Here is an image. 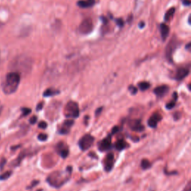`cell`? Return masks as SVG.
I'll list each match as a JSON object with an SVG mask.
<instances>
[{"mask_svg": "<svg viewBox=\"0 0 191 191\" xmlns=\"http://www.w3.org/2000/svg\"><path fill=\"white\" fill-rule=\"evenodd\" d=\"M117 131H118V128H117V127H114V129H113L112 132L114 134V133H116V132H117Z\"/></svg>", "mask_w": 191, "mask_h": 191, "instance_id": "34", "label": "cell"}, {"mask_svg": "<svg viewBox=\"0 0 191 191\" xmlns=\"http://www.w3.org/2000/svg\"><path fill=\"white\" fill-rule=\"evenodd\" d=\"M95 4V0H80L78 2L77 5L80 8H90Z\"/></svg>", "mask_w": 191, "mask_h": 191, "instance_id": "16", "label": "cell"}, {"mask_svg": "<svg viewBox=\"0 0 191 191\" xmlns=\"http://www.w3.org/2000/svg\"><path fill=\"white\" fill-rule=\"evenodd\" d=\"M48 136L46 134H40L39 136H38V139L40 140H41V141H45V140H46Z\"/></svg>", "mask_w": 191, "mask_h": 191, "instance_id": "26", "label": "cell"}, {"mask_svg": "<svg viewBox=\"0 0 191 191\" xmlns=\"http://www.w3.org/2000/svg\"><path fill=\"white\" fill-rule=\"evenodd\" d=\"M150 166H151L150 162H149L147 159H143V161H141V167L143 168V170L149 169Z\"/></svg>", "mask_w": 191, "mask_h": 191, "instance_id": "23", "label": "cell"}, {"mask_svg": "<svg viewBox=\"0 0 191 191\" xmlns=\"http://www.w3.org/2000/svg\"><path fill=\"white\" fill-rule=\"evenodd\" d=\"M20 82V74L17 72H11L6 76L2 89L6 94H12L17 91Z\"/></svg>", "mask_w": 191, "mask_h": 191, "instance_id": "3", "label": "cell"}, {"mask_svg": "<svg viewBox=\"0 0 191 191\" xmlns=\"http://www.w3.org/2000/svg\"><path fill=\"white\" fill-rule=\"evenodd\" d=\"M177 46H178V41H177L175 38H173V39L170 41V43H168L167 46H166V58H167L170 61L172 60L173 53V52L175 51V49H176Z\"/></svg>", "mask_w": 191, "mask_h": 191, "instance_id": "7", "label": "cell"}, {"mask_svg": "<svg viewBox=\"0 0 191 191\" xmlns=\"http://www.w3.org/2000/svg\"><path fill=\"white\" fill-rule=\"evenodd\" d=\"M12 174V172L11 171H7L6 173H4L3 174L0 175V180H6L11 176Z\"/></svg>", "mask_w": 191, "mask_h": 191, "instance_id": "24", "label": "cell"}, {"mask_svg": "<svg viewBox=\"0 0 191 191\" xmlns=\"http://www.w3.org/2000/svg\"><path fill=\"white\" fill-rule=\"evenodd\" d=\"M175 11V8H170V9L168 10L167 11H166V14H165V17H164L165 20H166V21H169V20H171V19L173 18V17L174 16Z\"/></svg>", "mask_w": 191, "mask_h": 191, "instance_id": "20", "label": "cell"}, {"mask_svg": "<svg viewBox=\"0 0 191 191\" xmlns=\"http://www.w3.org/2000/svg\"><path fill=\"white\" fill-rule=\"evenodd\" d=\"M111 135H108L99 143L98 148L102 152H106L111 148Z\"/></svg>", "mask_w": 191, "mask_h": 191, "instance_id": "8", "label": "cell"}, {"mask_svg": "<svg viewBox=\"0 0 191 191\" xmlns=\"http://www.w3.org/2000/svg\"><path fill=\"white\" fill-rule=\"evenodd\" d=\"M114 162V155L113 153H108L104 160V168L106 172H110L113 169Z\"/></svg>", "mask_w": 191, "mask_h": 191, "instance_id": "9", "label": "cell"}, {"mask_svg": "<svg viewBox=\"0 0 191 191\" xmlns=\"http://www.w3.org/2000/svg\"><path fill=\"white\" fill-rule=\"evenodd\" d=\"M126 146H127V143H126V142H125L123 140H117L115 143V147L118 151H121L123 150V149H126Z\"/></svg>", "mask_w": 191, "mask_h": 191, "instance_id": "18", "label": "cell"}, {"mask_svg": "<svg viewBox=\"0 0 191 191\" xmlns=\"http://www.w3.org/2000/svg\"><path fill=\"white\" fill-rule=\"evenodd\" d=\"M42 107H43V103H40L39 105H37V111H40L41 108H42Z\"/></svg>", "mask_w": 191, "mask_h": 191, "instance_id": "33", "label": "cell"}, {"mask_svg": "<svg viewBox=\"0 0 191 191\" xmlns=\"http://www.w3.org/2000/svg\"><path fill=\"white\" fill-rule=\"evenodd\" d=\"M169 91V87L166 85H161L154 90V94L158 97H164Z\"/></svg>", "mask_w": 191, "mask_h": 191, "instance_id": "15", "label": "cell"}, {"mask_svg": "<svg viewBox=\"0 0 191 191\" xmlns=\"http://www.w3.org/2000/svg\"><path fill=\"white\" fill-rule=\"evenodd\" d=\"M189 72H190V69L187 67H181V68L178 69L175 72V79H176L177 81H181L188 76Z\"/></svg>", "mask_w": 191, "mask_h": 191, "instance_id": "11", "label": "cell"}, {"mask_svg": "<svg viewBox=\"0 0 191 191\" xmlns=\"http://www.w3.org/2000/svg\"><path fill=\"white\" fill-rule=\"evenodd\" d=\"M160 30H161V37H162L163 40L164 41V40L167 37V36L169 35L170 28L167 25H166V24L162 23L161 24V26H160Z\"/></svg>", "mask_w": 191, "mask_h": 191, "instance_id": "17", "label": "cell"}, {"mask_svg": "<svg viewBox=\"0 0 191 191\" xmlns=\"http://www.w3.org/2000/svg\"><path fill=\"white\" fill-rule=\"evenodd\" d=\"M32 59L25 55H20L14 59L11 64V68L14 70L13 72L27 73L32 69Z\"/></svg>", "mask_w": 191, "mask_h": 191, "instance_id": "2", "label": "cell"}, {"mask_svg": "<svg viewBox=\"0 0 191 191\" xmlns=\"http://www.w3.org/2000/svg\"><path fill=\"white\" fill-rule=\"evenodd\" d=\"M6 162V159H5V158L2 159L1 162H0V169H2V167H4Z\"/></svg>", "mask_w": 191, "mask_h": 191, "instance_id": "31", "label": "cell"}, {"mask_svg": "<svg viewBox=\"0 0 191 191\" xmlns=\"http://www.w3.org/2000/svg\"><path fill=\"white\" fill-rule=\"evenodd\" d=\"M59 91L57 90L53 89V88H49V89L46 90L43 93V96H55L57 94H58Z\"/></svg>", "mask_w": 191, "mask_h": 191, "instance_id": "19", "label": "cell"}, {"mask_svg": "<svg viewBox=\"0 0 191 191\" xmlns=\"http://www.w3.org/2000/svg\"><path fill=\"white\" fill-rule=\"evenodd\" d=\"M177 99H178V96H177L176 92H175V93H174V94H173V99L168 104H166V108L169 109V110H171L172 108H173L175 105V102L177 101Z\"/></svg>", "mask_w": 191, "mask_h": 191, "instance_id": "21", "label": "cell"}, {"mask_svg": "<svg viewBox=\"0 0 191 191\" xmlns=\"http://www.w3.org/2000/svg\"><path fill=\"white\" fill-rule=\"evenodd\" d=\"M183 191H191V183L190 181H188V183L187 184V185L185 186V189Z\"/></svg>", "mask_w": 191, "mask_h": 191, "instance_id": "29", "label": "cell"}, {"mask_svg": "<svg viewBox=\"0 0 191 191\" xmlns=\"http://www.w3.org/2000/svg\"><path fill=\"white\" fill-rule=\"evenodd\" d=\"M37 117H35V116H33V117L30 119L29 122H30L31 124H34V123L37 122Z\"/></svg>", "mask_w": 191, "mask_h": 191, "instance_id": "30", "label": "cell"}, {"mask_svg": "<svg viewBox=\"0 0 191 191\" xmlns=\"http://www.w3.org/2000/svg\"><path fill=\"white\" fill-rule=\"evenodd\" d=\"M1 25H2V23H0V26H1Z\"/></svg>", "mask_w": 191, "mask_h": 191, "instance_id": "35", "label": "cell"}, {"mask_svg": "<svg viewBox=\"0 0 191 191\" xmlns=\"http://www.w3.org/2000/svg\"><path fill=\"white\" fill-rule=\"evenodd\" d=\"M56 150L58 153L63 158H66L69 154V149L67 146L64 143H59L56 146Z\"/></svg>", "mask_w": 191, "mask_h": 191, "instance_id": "12", "label": "cell"}, {"mask_svg": "<svg viewBox=\"0 0 191 191\" xmlns=\"http://www.w3.org/2000/svg\"><path fill=\"white\" fill-rule=\"evenodd\" d=\"M74 124V121L71 120V119H67V120L64 121L63 124L60 126V128H59V133L61 134H67L70 131V128L72 127V125Z\"/></svg>", "mask_w": 191, "mask_h": 191, "instance_id": "10", "label": "cell"}, {"mask_svg": "<svg viewBox=\"0 0 191 191\" xmlns=\"http://www.w3.org/2000/svg\"><path fill=\"white\" fill-rule=\"evenodd\" d=\"M64 115L69 118H76L79 115V105L76 102L69 101L64 108Z\"/></svg>", "mask_w": 191, "mask_h": 191, "instance_id": "4", "label": "cell"}, {"mask_svg": "<svg viewBox=\"0 0 191 191\" xmlns=\"http://www.w3.org/2000/svg\"><path fill=\"white\" fill-rule=\"evenodd\" d=\"M22 113H23L24 116L29 115V114L31 113V109L26 108V107H24V108H22Z\"/></svg>", "mask_w": 191, "mask_h": 191, "instance_id": "27", "label": "cell"}, {"mask_svg": "<svg viewBox=\"0 0 191 191\" xmlns=\"http://www.w3.org/2000/svg\"><path fill=\"white\" fill-rule=\"evenodd\" d=\"M138 87L142 91H144V90H146L148 88H149L150 84L149 82H146V81H142V82L139 83Z\"/></svg>", "mask_w": 191, "mask_h": 191, "instance_id": "22", "label": "cell"}, {"mask_svg": "<svg viewBox=\"0 0 191 191\" xmlns=\"http://www.w3.org/2000/svg\"><path fill=\"white\" fill-rule=\"evenodd\" d=\"M183 2V4L185 5V6H190V0H182Z\"/></svg>", "mask_w": 191, "mask_h": 191, "instance_id": "32", "label": "cell"}, {"mask_svg": "<svg viewBox=\"0 0 191 191\" xmlns=\"http://www.w3.org/2000/svg\"><path fill=\"white\" fill-rule=\"evenodd\" d=\"M162 119V117L158 114V113H154L152 114V116L149 119L148 125L151 128H156L158 126V123L161 119Z\"/></svg>", "mask_w": 191, "mask_h": 191, "instance_id": "14", "label": "cell"}, {"mask_svg": "<svg viewBox=\"0 0 191 191\" xmlns=\"http://www.w3.org/2000/svg\"><path fill=\"white\" fill-rule=\"evenodd\" d=\"M93 29V21L90 18H86L80 24L79 31L82 34H88L92 32Z\"/></svg>", "mask_w": 191, "mask_h": 191, "instance_id": "6", "label": "cell"}, {"mask_svg": "<svg viewBox=\"0 0 191 191\" xmlns=\"http://www.w3.org/2000/svg\"><path fill=\"white\" fill-rule=\"evenodd\" d=\"M94 143V138L90 134H85L80 139L79 142V146L81 150H88L92 146Z\"/></svg>", "mask_w": 191, "mask_h": 191, "instance_id": "5", "label": "cell"}, {"mask_svg": "<svg viewBox=\"0 0 191 191\" xmlns=\"http://www.w3.org/2000/svg\"><path fill=\"white\" fill-rule=\"evenodd\" d=\"M129 127L132 131H142L144 130V126L142 125L141 121L140 119H132L128 123Z\"/></svg>", "mask_w": 191, "mask_h": 191, "instance_id": "13", "label": "cell"}, {"mask_svg": "<svg viewBox=\"0 0 191 191\" xmlns=\"http://www.w3.org/2000/svg\"><path fill=\"white\" fill-rule=\"evenodd\" d=\"M38 127L42 128V129H45L46 127H47V123H46V122H41L39 123V125H38Z\"/></svg>", "mask_w": 191, "mask_h": 191, "instance_id": "28", "label": "cell"}, {"mask_svg": "<svg viewBox=\"0 0 191 191\" xmlns=\"http://www.w3.org/2000/svg\"><path fill=\"white\" fill-rule=\"evenodd\" d=\"M72 170L71 166H67L65 170H62V171L58 170V171L53 172L47 177V179H46L47 182L50 186L55 188L62 187L70 178L72 171Z\"/></svg>", "mask_w": 191, "mask_h": 191, "instance_id": "1", "label": "cell"}, {"mask_svg": "<svg viewBox=\"0 0 191 191\" xmlns=\"http://www.w3.org/2000/svg\"><path fill=\"white\" fill-rule=\"evenodd\" d=\"M128 89H129L130 92H131V93L132 95L136 94L137 92H138V88H137L136 87H134V86H129Z\"/></svg>", "mask_w": 191, "mask_h": 191, "instance_id": "25", "label": "cell"}]
</instances>
